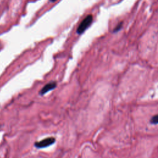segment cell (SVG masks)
Instances as JSON below:
<instances>
[{
    "mask_svg": "<svg viewBox=\"0 0 158 158\" xmlns=\"http://www.w3.org/2000/svg\"><path fill=\"white\" fill-rule=\"evenodd\" d=\"M92 21H93L92 15H87L79 25V26L77 30V33L78 34L83 33L89 27V26L91 24Z\"/></svg>",
    "mask_w": 158,
    "mask_h": 158,
    "instance_id": "obj_1",
    "label": "cell"
},
{
    "mask_svg": "<svg viewBox=\"0 0 158 158\" xmlns=\"http://www.w3.org/2000/svg\"><path fill=\"white\" fill-rule=\"evenodd\" d=\"M55 141H56V139L54 137H48L40 141L35 142V146L38 149L44 148L46 147L49 146L50 145H52L55 143Z\"/></svg>",
    "mask_w": 158,
    "mask_h": 158,
    "instance_id": "obj_2",
    "label": "cell"
},
{
    "mask_svg": "<svg viewBox=\"0 0 158 158\" xmlns=\"http://www.w3.org/2000/svg\"><path fill=\"white\" fill-rule=\"evenodd\" d=\"M56 82L55 81H52V82H50L48 84H46L40 91V95H43L45 93H46L47 92L52 90V89H54L56 87Z\"/></svg>",
    "mask_w": 158,
    "mask_h": 158,
    "instance_id": "obj_3",
    "label": "cell"
},
{
    "mask_svg": "<svg viewBox=\"0 0 158 158\" xmlns=\"http://www.w3.org/2000/svg\"><path fill=\"white\" fill-rule=\"evenodd\" d=\"M150 123L153 125L158 124V114L155 115L151 117L150 119Z\"/></svg>",
    "mask_w": 158,
    "mask_h": 158,
    "instance_id": "obj_4",
    "label": "cell"
},
{
    "mask_svg": "<svg viewBox=\"0 0 158 158\" xmlns=\"http://www.w3.org/2000/svg\"><path fill=\"white\" fill-rule=\"evenodd\" d=\"M56 1V0H50V1H51V2H54V1Z\"/></svg>",
    "mask_w": 158,
    "mask_h": 158,
    "instance_id": "obj_5",
    "label": "cell"
}]
</instances>
